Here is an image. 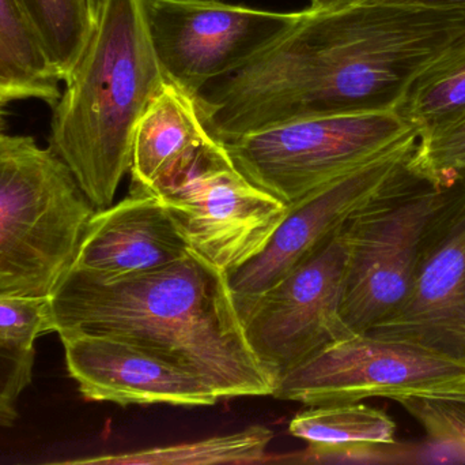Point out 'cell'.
<instances>
[{
  "instance_id": "4",
  "label": "cell",
  "mask_w": 465,
  "mask_h": 465,
  "mask_svg": "<svg viewBox=\"0 0 465 465\" xmlns=\"http://www.w3.org/2000/svg\"><path fill=\"white\" fill-rule=\"evenodd\" d=\"M464 205L465 171L440 185L410 163L381 196L347 221L341 318L352 333L369 332L401 308L423 259Z\"/></svg>"
},
{
  "instance_id": "19",
  "label": "cell",
  "mask_w": 465,
  "mask_h": 465,
  "mask_svg": "<svg viewBox=\"0 0 465 465\" xmlns=\"http://www.w3.org/2000/svg\"><path fill=\"white\" fill-rule=\"evenodd\" d=\"M289 433L308 444L328 447L396 442L392 418L361 401L312 406L290 420Z\"/></svg>"
},
{
  "instance_id": "7",
  "label": "cell",
  "mask_w": 465,
  "mask_h": 465,
  "mask_svg": "<svg viewBox=\"0 0 465 465\" xmlns=\"http://www.w3.org/2000/svg\"><path fill=\"white\" fill-rule=\"evenodd\" d=\"M191 250L231 273L259 256L287 207L252 183L213 136L176 177L154 191Z\"/></svg>"
},
{
  "instance_id": "5",
  "label": "cell",
  "mask_w": 465,
  "mask_h": 465,
  "mask_svg": "<svg viewBox=\"0 0 465 465\" xmlns=\"http://www.w3.org/2000/svg\"><path fill=\"white\" fill-rule=\"evenodd\" d=\"M94 212L49 147L0 133V294L51 297Z\"/></svg>"
},
{
  "instance_id": "16",
  "label": "cell",
  "mask_w": 465,
  "mask_h": 465,
  "mask_svg": "<svg viewBox=\"0 0 465 465\" xmlns=\"http://www.w3.org/2000/svg\"><path fill=\"white\" fill-rule=\"evenodd\" d=\"M60 79L18 0H0V95L10 101L59 100Z\"/></svg>"
},
{
  "instance_id": "6",
  "label": "cell",
  "mask_w": 465,
  "mask_h": 465,
  "mask_svg": "<svg viewBox=\"0 0 465 465\" xmlns=\"http://www.w3.org/2000/svg\"><path fill=\"white\" fill-rule=\"evenodd\" d=\"M396 109L302 117L223 142L238 169L286 207L415 130Z\"/></svg>"
},
{
  "instance_id": "22",
  "label": "cell",
  "mask_w": 465,
  "mask_h": 465,
  "mask_svg": "<svg viewBox=\"0 0 465 465\" xmlns=\"http://www.w3.org/2000/svg\"><path fill=\"white\" fill-rule=\"evenodd\" d=\"M411 163L420 177L440 185L452 182L465 171V108L420 134Z\"/></svg>"
},
{
  "instance_id": "20",
  "label": "cell",
  "mask_w": 465,
  "mask_h": 465,
  "mask_svg": "<svg viewBox=\"0 0 465 465\" xmlns=\"http://www.w3.org/2000/svg\"><path fill=\"white\" fill-rule=\"evenodd\" d=\"M465 108V45L429 68L412 85L399 109L420 134Z\"/></svg>"
},
{
  "instance_id": "9",
  "label": "cell",
  "mask_w": 465,
  "mask_h": 465,
  "mask_svg": "<svg viewBox=\"0 0 465 465\" xmlns=\"http://www.w3.org/2000/svg\"><path fill=\"white\" fill-rule=\"evenodd\" d=\"M344 226L240 313L246 340L275 384L331 344L352 335L341 318L349 258Z\"/></svg>"
},
{
  "instance_id": "8",
  "label": "cell",
  "mask_w": 465,
  "mask_h": 465,
  "mask_svg": "<svg viewBox=\"0 0 465 465\" xmlns=\"http://www.w3.org/2000/svg\"><path fill=\"white\" fill-rule=\"evenodd\" d=\"M464 387V360L366 332L331 344L284 374L272 396L312 407Z\"/></svg>"
},
{
  "instance_id": "17",
  "label": "cell",
  "mask_w": 465,
  "mask_h": 465,
  "mask_svg": "<svg viewBox=\"0 0 465 465\" xmlns=\"http://www.w3.org/2000/svg\"><path fill=\"white\" fill-rule=\"evenodd\" d=\"M273 431L265 426H249L235 433L213 436L182 444L153 447L120 455L97 456L62 461L63 464L100 465H212L267 463V448Z\"/></svg>"
},
{
  "instance_id": "10",
  "label": "cell",
  "mask_w": 465,
  "mask_h": 465,
  "mask_svg": "<svg viewBox=\"0 0 465 465\" xmlns=\"http://www.w3.org/2000/svg\"><path fill=\"white\" fill-rule=\"evenodd\" d=\"M166 79L196 97L270 46L301 11L259 10L221 0H143Z\"/></svg>"
},
{
  "instance_id": "24",
  "label": "cell",
  "mask_w": 465,
  "mask_h": 465,
  "mask_svg": "<svg viewBox=\"0 0 465 465\" xmlns=\"http://www.w3.org/2000/svg\"><path fill=\"white\" fill-rule=\"evenodd\" d=\"M407 452L398 444H360L350 447H328L309 444L294 455L283 456L273 461L301 464H373L401 461Z\"/></svg>"
},
{
  "instance_id": "26",
  "label": "cell",
  "mask_w": 465,
  "mask_h": 465,
  "mask_svg": "<svg viewBox=\"0 0 465 465\" xmlns=\"http://www.w3.org/2000/svg\"><path fill=\"white\" fill-rule=\"evenodd\" d=\"M391 2L404 3L420 7L439 8V10L461 11L465 13V0H391Z\"/></svg>"
},
{
  "instance_id": "1",
  "label": "cell",
  "mask_w": 465,
  "mask_h": 465,
  "mask_svg": "<svg viewBox=\"0 0 465 465\" xmlns=\"http://www.w3.org/2000/svg\"><path fill=\"white\" fill-rule=\"evenodd\" d=\"M465 45V13L391 0H331L195 100L209 133L228 142L302 117L387 111Z\"/></svg>"
},
{
  "instance_id": "11",
  "label": "cell",
  "mask_w": 465,
  "mask_h": 465,
  "mask_svg": "<svg viewBox=\"0 0 465 465\" xmlns=\"http://www.w3.org/2000/svg\"><path fill=\"white\" fill-rule=\"evenodd\" d=\"M418 139L420 130L415 128L371 160L289 205L286 217L267 248L229 273L238 313L313 256L350 218L381 196L409 168Z\"/></svg>"
},
{
  "instance_id": "23",
  "label": "cell",
  "mask_w": 465,
  "mask_h": 465,
  "mask_svg": "<svg viewBox=\"0 0 465 465\" xmlns=\"http://www.w3.org/2000/svg\"><path fill=\"white\" fill-rule=\"evenodd\" d=\"M51 332H56L51 297L0 294V346L33 349Z\"/></svg>"
},
{
  "instance_id": "14",
  "label": "cell",
  "mask_w": 465,
  "mask_h": 465,
  "mask_svg": "<svg viewBox=\"0 0 465 465\" xmlns=\"http://www.w3.org/2000/svg\"><path fill=\"white\" fill-rule=\"evenodd\" d=\"M188 251L163 201L155 194L130 191L93 213L73 267L114 280L173 264Z\"/></svg>"
},
{
  "instance_id": "2",
  "label": "cell",
  "mask_w": 465,
  "mask_h": 465,
  "mask_svg": "<svg viewBox=\"0 0 465 465\" xmlns=\"http://www.w3.org/2000/svg\"><path fill=\"white\" fill-rule=\"evenodd\" d=\"M59 338L114 336L149 347L204 379L223 400L272 396L225 270L191 250L141 275L101 280L71 268L51 295Z\"/></svg>"
},
{
  "instance_id": "15",
  "label": "cell",
  "mask_w": 465,
  "mask_h": 465,
  "mask_svg": "<svg viewBox=\"0 0 465 465\" xmlns=\"http://www.w3.org/2000/svg\"><path fill=\"white\" fill-rule=\"evenodd\" d=\"M212 138L195 97L166 81L136 125L130 191L154 193L176 177Z\"/></svg>"
},
{
  "instance_id": "28",
  "label": "cell",
  "mask_w": 465,
  "mask_h": 465,
  "mask_svg": "<svg viewBox=\"0 0 465 465\" xmlns=\"http://www.w3.org/2000/svg\"><path fill=\"white\" fill-rule=\"evenodd\" d=\"M309 2H311V5H322L331 2V0H309Z\"/></svg>"
},
{
  "instance_id": "27",
  "label": "cell",
  "mask_w": 465,
  "mask_h": 465,
  "mask_svg": "<svg viewBox=\"0 0 465 465\" xmlns=\"http://www.w3.org/2000/svg\"><path fill=\"white\" fill-rule=\"evenodd\" d=\"M8 103H11V101L5 96L0 95V133H3L5 128V115H7L5 109H7Z\"/></svg>"
},
{
  "instance_id": "18",
  "label": "cell",
  "mask_w": 465,
  "mask_h": 465,
  "mask_svg": "<svg viewBox=\"0 0 465 465\" xmlns=\"http://www.w3.org/2000/svg\"><path fill=\"white\" fill-rule=\"evenodd\" d=\"M103 0H18L60 82L84 54L100 18Z\"/></svg>"
},
{
  "instance_id": "12",
  "label": "cell",
  "mask_w": 465,
  "mask_h": 465,
  "mask_svg": "<svg viewBox=\"0 0 465 465\" xmlns=\"http://www.w3.org/2000/svg\"><path fill=\"white\" fill-rule=\"evenodd\" d=\"M60 340L68 373L87 400L122 407H210L223 400L198 374L149 347L89 333Z\"/></svg>"
},
{
  "instance_id": "13",
  "label": "cell",
  "mask_w": 465,
  "mask_h": 465,
  "mask_svg": "<svg viewBox=\"0 0 465 465\" xmlns=\"http://www.w3.org/2000/svg\"><path fill=\"white\" fill-rule=\"evenodd\" d=\"M368 333L465 362V205L423 259L401 308Z\"/></svg>"
},
{
  "instance_id": "3",
  "label": "cell",
  "mask_w": 465,
  "mask_h": 465,
  "mask_svg": "<svg viewBox=\"0 0 465 465\" xmlns=\"http://www.w3.org/2000/svg\"><path fill=\"white\" fill-rule=\"evenodd\" d=\"M166 81L143 0H103L94 33L54 103L48 136L95 210L114 204L130 172L136 125Z\"/></svg>"
},
{
  "instance_id": "25",
  "label": "cell",
  "mask_w": 465,
  "mask_h": 465,
  "mask_svg": "<svg viewBox=\"0 0 465 465\" xmlns=\"http://www.w3.org/2000/svg\"><path fill=\"white\" fill-rule=\"evenodd\" d=\"M35 349L0 346V426H11L16 418V403L32 382Z\"/></svg>"
},
{
  "instance_id": "21",
  "label": "cell",
  "mask_w": 465,
  "mask_h": 465,
  "mask_svg": "<svg viewBox=\"0 0 465 465\" xmlns=\"http://www.w3.org/2000/svg\"><path fill=\"white\" fill-rule=\"evenodd\" d=\"M401 404L425 430L426 439L448 461L465 463V387L440 392L398 396Z\"/></svg>"
}]
</instances>
